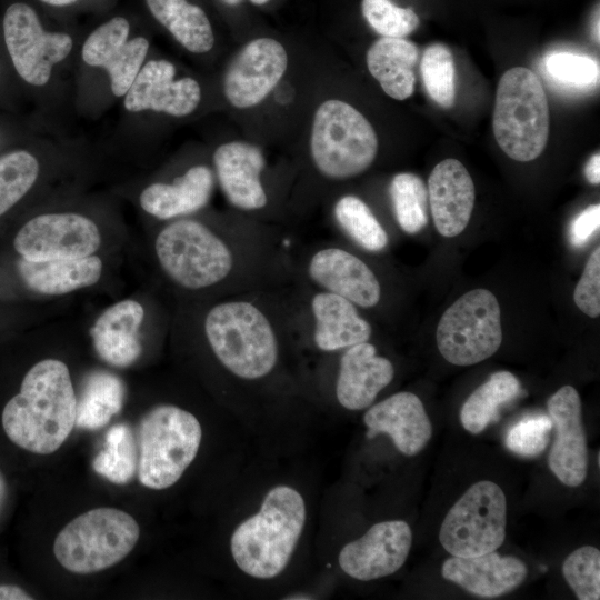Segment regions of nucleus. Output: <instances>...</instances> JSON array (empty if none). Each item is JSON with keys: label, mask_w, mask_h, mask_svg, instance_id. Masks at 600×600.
<instances>
[{"label": "nucleus", "mask_w": 600, "mask_h": 600, "mask_svg": "<svg viewBox=\"0 0 600 600\" xmlns=\"http://www.w3.org/2000/svg\"><path fill=\"white\" fill-rule=\"evenodd\" d=\"M77 396L68 366L46 358L24 374L2 410V427L18 447L37 454L57 451L76 424Z\"/></svg>", "instance_id": "f257e3e1"}, {"label": "nucleus", "mask_w": 600, "mask_h": 600, "mask_svg": "<svg viewBox=\"0 0 600 600\" xmlns=\"http://www.w3.org/2000/svg\"><path fill=\"white\" fill-rule=\"evenodd\" d=\"M307 518L303 497L280 484L264 496L257 513L243 520L230 539L237 567L256 579L278 577L288 566Z\"/></svg>", "instance_id": "f03ea898"}, {"label": "nucleus", "mask_w": 600, "mask_h": 600, "mask_svg": "<svg viewBox=\"0 0 600 600\" xmlns=\"http://www.w3.org/2000/svg\"><path fill=\"white\" fill-rule=\"evenodd\" d=\"M206 340L218 361L233 376L257 380L278 360V341L267 316L243 300L211 307L203 319Z\"/></svg>", "instance_id": "7ed1b4c3"}, {"label": "nucleus", "mask_w": 600, "mask_h": 600, "mask_svg": "<svg viewBox=\"0 0 600 600\" xmlns=\"http://www.w3.org/2000/svg\"><path fill=\"white\" fill-rule=\"evenodd\" d=\"M153 253L162 273L177 287L199 291L228 278L233 254L224 240L206 223L170 220L153 239Z\"/></svg>", "instance_id": "20e7f679"}, {"label": "nucleus", "mask_w": 600, "mask_h": 600, "mask_svg": "<svg viewBox=\"0 0 600 600\" xmlns=\"http://www.w3.org/2000/svg\"><path fill=\"white\" fill-rule=\"evenodd\" d=\"M492 128L498 146L516 161H531L543 152L550 113L543 86L533 71L513 67L500 78Z\"/></svg>", "instance_id": "39448f33"}, {"label": "nucleus", "mask_w": 600, "mask_h": 600, "mask_svg": "<svg viewBox=\"0 0 600 600\" xmlns=\"http://www.w3.org/2000/svg\"><path fill=\"white\" fill-rule=\"evenodd\" d=\"M202 439L199 420L174 404L150 409L139 424L138 478L149 489L173 486L198 454Z\"/></svg>", "instance_id": "423d86ee"}, {"label": "nucleus", "mask_w": 600, "mask_h": 600, "mask_svg": "<svg viewBox=\"0 0 600 600\" xmlns=\"http://www.w3.org/2000/svg\"><path fill=\"white\" fill-rule=\"evenodd\" d=\"M140 528L117 508L100 507L72 519L57 534L53 553L68 571L89 574L123 560L134 548Z\"/></svg>", "instance_id": "0eeeda50"}, {"label": "nucleus", "mask_w": 600, "mask_h": 600, "mask_svg": "<svg viewBox=\"0 0 600 600\" xmlns=\"http://www.w3.org/2000/svg\"><path fill=\"white\" fill-rule=\"evenodd\" d=\"M310 151L322 176L342 180L362 173L372 164L378 138L360 111L346 101L330 99L314 113Z\"/></svg>", "instance_id": "6e6552de"}, {"label": "nucleus", "mask_w": 600, "mask_h": 600, "mask_svg": "<svg viewBox=\"0 0 600 600\" xmlns=\"http://www.w3.org/2000/svg\"><path fill=\"white\" fill-rule=\"evenodd\" d=\"M107 231L93 212L79 208L48 209L26 221L13 249L29 261L76 259L100 254Z\"/></svg>", "instance_id": "1a4fd4ad"}, {"label": "nucleus", "mask_w": 600, "mask_h": 600, "mask_svg": "<svg viewBox=\"0 0 600 600\" xmlns=\"http://www.w3.org/2000/svg\"><path fill=\"white\" fill-rule=\"evenodd\" d=\"M507 499L493 481L473 483L446 514L439 541L451 556L477 557L496 551L504 541Z\"/></svg>", "instance_id": "9d476101"}, {"label": "nucleus", "mask_w": 600, "mask_h": 600, "mask_svg": "<svg viewBox=\"0 0 600 600\" xmlns=\"http://www.w3.org/2000/svg\"><path fill=\"white\" fill-rule=\"evenodd\" d=\"M441 356L456 366L479 363L502 342L500 307L486 289L468 291L442 314L436 331Z\"/></svg>", "instance_id": "9b49d317"}, {"label": "nucleus", "mask_w": 600, "mask_h": 600, "mask_svg": "<svg viewBox=\"0 0 600 600\" xmlns=\"http://www.w3.org/2000/svg\"><path fill=\"white\" fill-rule=\"evenodd\" d=\"M2 28L18 76L34 88L48 86L74 50V38L69 32L46 29L37 11L24 2L7 8Z\"/></svg>", "instance_id": "f8f14e48"}, {"label": "nucleus", "mask_w": 600, "mask_h": 600, "mask_svg": "<svg viewBox=\"0 0 600 600\" xmlns=\"http://www.w3.org/2000/svg\"><path fill=\"white\" fill-rule=\"evenodd\" d=\"M176 66L163 58L147 59L122 99L128 113H162L183 118L201 102L200 83L192 77L177 78Z\"/></svg>", "instance_id": "ddd939ff"}, {"label": "nucleus", "mask_w": 600, "mask_h": 600, "mask_svg": "<svg viewBox=\"0 0 600 600\" xmlns=\"http://www.w3.org/2000/svg\"><path fill=\"white\" fill-rule=\"evenodd\" d=\"M288 67L284 47L272 38L247 43L230 62L223 78L229 103L239 109L259 104L276 88Z\"/></svg>", "instance_id": "4468645a"}, {"label": "nucleus", "mask_w": 600, "mask_h": 600, "mask_svg": "<svg viewBox=\"0 0 600 600\" xmlns=\"http://www.w3.org/2000/svg\"><path fill=\"white\" fill-rule=\"evenodd\" d=\"M412 543L410 526L402 520L373 524L341 549L338 561L349 577L370 581L390 576L406 562Z\"/></svg>", "instance_id": "2eb2a0df"}, {"label": "nucleus", "mask_w": 600, "mask_h": 600, "mask_svg": "<svg viewBox=\"0 0 600 600\" xmlns=\"http://www.w3.org/2000/svg\"><path fill=\"white\" fill-rule=\"evenodd\" d=\"M556 437L548 466L567 487H579L587 478L588 449L581 416V400L571 386L557 390L547 402Z\"/></svg>", "instance_id": "dca6fc26"}, {"label": "nucleus", "mask_w": 600, "mask_h": 600, "mask_svg": "<svg viewBox=\"0 0 600 600\" xmlns=\"http://www.w3.org/2000/svg\"><path fill=\"white\" fill-rule=\"evenodd\" d=\"M146 319V307L138 298H124L103 309L89 330L100 359L117 368L137 362L143 351Z\"/></svg>", "instance_id": "f3484780"}, {"label": "nucleus", "mask_w": 600, "mask_h": 600, "mask_svg": "<svg viewBox=\"0 0 600 600\" xmlns=\"http://www.w3.org/2000/svg\"><path fill=\"white\" fill-rule=\"evenodd\" d=\"M367 437L388 434L404 456H416L432 436V424L418 396L409 391L397 392L370 407L364 416Z\"/></svg>", "instance_id": "a211bd4d"}, {"label": "nucleus", "mask_w": 600, "mask_h": 600, "mask_svg": "<svg viewBox=\"0 0 600 600\" xmlns=\"http://www.w3.org/2000/svg\"><path fill=\"white\" fill-rule=\"evenodd\" d=\"M308 274L326 291L354 306L372 308L380 301L381 287L373 271L357 256L341 248L317 251L309 261Z\"/></svg>", "instance_id": "6ab92c4d"}, {"label": "nucleus", "mask_w": 600, "mask_h": 600, "mask_svg": "<svg viewBox=\"0 0 600 600\" xmlns=\"http://www.w3.org/2000/svg\"><path fill=\"white\" fill-rule=\"evenodd\" d=\"M428 201L438 232L447 238L460 234L469 223L474 204V184L457 159H444L428 179Z\"/></svg>", "instance_id": "aec40b11"}, {"label": "nucleus", "mask_w": 600, "mask_h": 600, "mask_svg": "<svg viewBox=\"0 0 600 600\" xmlns=\"http://www.w3.org/2000/svg\"><path fill=\"white\" fill-rule=\"evenodd\" d=\"M214 172L228 201L241 210H259L267 204L261 183L266 161L261 150L248 142L220 144L212 156Z\"/></svg>", "instance_id": "412c9836"}, {"label": "nucleus", "mask_w": 600, "mask_h": 600, "mask_svg": "<svg viewBox=\"0 0 600 600\" xmlns=\"http://www.w3.org/2000/svg\"><path fill=\"white\" fill-rule=\"evenodd\" d=\"M213 184V171L208 166L194 164L172 181L146 184L138 194V204L161 221L188 217L207 206Z\"/></svg>", "instance_id": "4be33fe9"}, {"label": "nucleus", "mask_w": 600, "mask_h": 600, "mask_svg": "<svg viewBox=\"0 0 600 600\" xmlns=\"http://www.w3.org/2000/svg\"><path fill=\"white\" fill-rule=\"evenodd\" d=\"M442 577L481 598H497L519 587L528 574L526 563L496 551L477 557H450L444 560Z\"/></svg>", "instance_id": "5701e85b"}, {"label": "nucleus", "mask_w": 600, "mask_h": 600, "mask_svg": "<svg viewBox=\"0 0 600 600\" xmlns=\"http://www.w3.org/2000/svg\"><path fill=\"white\" fill-rule=\"evenodd\" d=\"M393 376L391 361L378 356L373 344L366 341L348 347L340 359L337 400L348 410L366 409L392 381Z\"/></svg>", "instance_id": "b1692460"}, {"label": "nucleus", "mask_w": 600, "mask_h": 600, "mask_svg": "<svg viewBox=\"0 0 600 600\" xmlns=\"http://www.w3.org/2000/svg\"><path fill=\"white\" fill-rule=\"evenodd\" d=\"M17 270L30 291L61 297L97 284L104 274L106 262L100 254L49 261L19 258Z\"/></svg>", "instance_id": "393cba45"}, {"label": "nucleus", "mask_w": 600, "mask_h": 600, "mask_svg": "<svg viewBox=\"0 0 600 600\" xmlns=\"http://www.w3.org/2000/svg\"><path fill=\"white\" fill-rule=\"evenodd\" d=\"M314 319L313 340L322 351H337L366 342L372 333L364 320L349 300L328 292H319L311 300Z\"/></svg>", "instance_id": "a878e982"}, {"label": "nucleus", "mask_w": 600, "mask_h": 600, "mask_svg": "<svg viewBox=\"0 0 600 600\" xmlns=\"http://www.w3.org/2000/svg\"><path fill=\"white\" fill-rule=\"evenodd\" d=\"M367 67L382 90L392 99L406 100L416 87L414 67L419 48L404 38L381 37L367 51Z\"/></svg>", "instance_id": "bb28decb"}, {"label": "nucleus", "mask_w": 600, "mask_h": 600, "mask_svg": "<svg viewBox=\"0 0 600 600\" xmlns=\"http://www.w3.org/2000/svg\"><path fill=\"white\" fill-rule=\"evenodd\" d=\"M152 18L187 51L204 54L214 46V33L204 10L188 0H144Z\"/></svg>", "instance_id": "cd10ccee"}, {"label": "nucleus", "mask_w": 600, "mask_h": 600, "mask_svg": "<svg viewBox=\"0 0 600 600\" xmlns=\"http://www.w3.org/2000/svg\"><path fill=\"white\" fill-rule=\"evenodd\" d=\"M122 380L104 370H94L83 380L77 399L76 426L88 430L103 428L123 404Z\"/></svg>", "instance_id": "c85d7f7f"}, {"label": "nucleus", "mask_w": 600, "mask_h": 600, "mask_svg": "<svg viewBox=\"0 0 600 600\" xmlns=\"http://www.w3.org/2000/svg\"><path fill=\"white\" fill-rule=\"evenodd\" d=\"M520 392L518 378L509 371H498L479 386L460 409V422L472 434L482 432L499 419L500 408Z\"/></svg>", "instance_id": "c756f323"}, {"label": "nucleus", "mask_w": 600, "mask_h": 600, "mask_svg": "<svg viewBox=\"0 0 600 600\" xmlns=\"http://www.w3.org/2000/svg\"><path fill=\"white\" fill-rule=\"evenodd\" d=\"M92 467L116 484H126L133 479L138 469V447L128 424H114L108 430L104 446L93 459Z\"/></svg>", "instance_id": "7c9ffc66"}, {"label": "nucleus", "mask_w": 600, "mask_h": 600, "mask_svg": "<svg viewBox=\"0 0 600 600\" xmlns=\"http://www.w3.org/2000/svg\"><path fill=\"white\" fill-rule=\"evenodd\" d=\"M41 159L27 149L0 156V217L16 206L39 181Z\"/></svg>", "instance_id": "2f4dec72"}, {"label": "nucleus", "mask_w": 600, "mask_h": 600, "mask_svg": "<svg viewBox=\"0 0 600 600\" xmlns=\"http://www.w3.org/2000/svg\"><path fill=\"white\" fill-rule=\"evenodd\" d=\"M389 193L400 228L410 234L421 231L428 223V191L422 179L410 172L398 173Z\"/></svg>", "instance_id": "473e14b6"}, {"label": "nucleus", "mask_w": 600, "mask_h": 600, "mask_svg": "<svg viewBox=\"0 0 600 600\" xmlns=\"http://www.w3.org/2000/svg\"><path fill=\"white\" fill-rule=\"evenodd\" d=\"M341 229L361 248L378 252L388 244V234L370 208L356 196H344L334 206Z\"/></svg>", "instance_id": "72a5a7b5"}, {"label": "nucleus", "mask_w": 600, "mask_h": 600, "mask_svg": "<svg viewBox=\"0 0 600 600\" xmlns=\"http://www.w3.org/2000/svg\"><path fill=\"white\" fill-rule=\"evenodd\" d=\"M420 71L430 98L442 108L456 100V67L453 54L443 43L428 46L422 54Z\"/></svg>", "instance_id": "f704fd0d"}, {"label": "nucleus", "mask_w": 600, "mask_h": 600, "mask_svg": "<svg viewBox=\"0 0 600 600\" xmlns=\"http://www.w3.org/2000/svg\"><path fill=\"white\" fill-rule=\"evenodd\" d=\"M131 36L130 20L123 16H113L86 37L80 48V58L87 67L102 69Z\"/></svg>", "instance_id": "c9c22d12"}, {"label": "nucleus", "mask_w": 600, "mask_h": 600, "mask_svg": "<svg viewBox=\"0 0 600 600\" xmlns=\"http://www.w3.org/2000/svg\"><path fill=\"white\" fill-rule=\"evenodd\" d=\"M149 50L150 41L146 36L132 34L122 49L102 68L108 76L113 97L121 99L126 94L147 61Z\"/></svg>", "instance_id": "e433bc0d"}, {"label": "nucleus", "mask_w": 600, "mask_h": 600, "mask_svg": "<svg viewBox=\"0 0 600 600\" xmlns=\"http://www.w3.org/2000/svg\"><path fill=\"white\" fill-rule=\"evenodd\" d=\"M563 577L579 600L600 598V551L583 546L571 552L562 564Z\"/></svg>", "instance_id": "4c0bfd02"}, {"label": "nucleus", "mask_w": 600, "mask_h": 600, "mask_svg": "<svg viewBox=\"0 0 600 600\" xmlns=\"http://www.w3.org/2000/svg\"><path fill=\"white\" fill-rule=\"evenodd\" d=\"M361 10L369 26L381 37L406 38L420 23L411 8H401L390 0H362Z\"/></svg>", "instance_id": "58836bf2"}, {"label": "nucleus", "mask_w": 600, "mask_h": 600, "mask_svg": "<svg viewBox=\"0 0 600 600\" xmlns=\"http://www.w3.org/2000/svg\"><path fill=\"white\" fill-rule=\"evenodd\" d=\"M547 73L561 86L573 89H589L599 80V66L596 60L568 51L548 54L544 59Z\"/></svg>", "instance_id": "ea45409f"}, {"label": "nucleus", "mask_w": 600, "mask_h": 600, "mask_svg": "<svg viewBox=\"0 0 600 600\" xmlns=\"http://www.w3.org/2000/svg\"><path fill=\"white\" fill-rule=\"evenodd\" d=\"M553 424L549 416H529L513 424L506 434V447L513 453L533 458L548 446Z\"/></svg>", "instance_id": "a19ab883"}, {"label": "nucleus", "mask_w": 600, "mask_h": 600, "mask_svg": "<svg viewBox=\"0 0 600 600\" xmlns=\"http://www.w3.org/2000/svg\"><path fill=\"white\" fill-rule=\"evenodd\" d=\"M573 299L576 306L587 316L597 318L600 314V248H596L589 257L582 276L578 281Z\"/></svg>", "instance_id": "79ce46f5"}, {"label": "nucleus", "mask_w": 600, "mask_h": 600, "mask_svg": "<svg viewBox=\"0 0 600 600\" xmlns=\"http://www.w3.org/2000/svg\"><path fill=\"white\" fill-rule=\"evenodd\" d=\"M600 224V206L591 204L582 210L571 222L569 229V239L573 247L584 246Z\"/></svg>", "instance_id": "37998d69"}, {"label": "nucleus", "mask_w": 600, "mask_h": 600, "mask_svg": "<svg viewBox=\"0 0 600 600\" xmlns=\"http://www.w3.org/2000/svg\"><path fill=\"white\" fill-rule=\"evenodd\" d=\"M32 597L22 588L13 584L0 586V600H30Z\"/></svg>", "instance_id": "c03bdc74"}, {"label": "nucleus", "mask_w": 600, "mask_h": 600, "mask_svg": "<svg viewBox=\"0 0 600 600\" xmlns=\"http://www.w3.org/2000/svg\"><path fill=\"white\" fill-rule=\"evenodd\" d=\"M584 174L587 180L592 184H599L600 182V154L599 152L591 156L588 160Z\"/></svg>", "instance_id": "a18cd8bd"}, {"label": "nucleus", "mask_w": 600, "mask_h": 600, "mask_svg": "<svg viewBox=\"0 0 600 600\" xmlns=\"http://www.w3.org/2000/svg\"><path fill=\"white\" fill-rule=\"evenodd\" d=\"M38 1L51 8L63 9V8L76 6L80 3L82 0H38Z\"/></svg>", "instance_id": "49530a36"}, {"label": "nucleus", "mask_w": 600, "mask_h": 600, "mask_svg": "<svg viewBox=\"0 0 600 600\" xmlns=\"http://www.w3.org/2000/svg\"><path fill=\"white\" fill-rule=\"evenodd\" d=\"M592 33L594 40L599 43V10L597 9V13L594 14V19L592 22Z\"/></svg>", "instance_id": "de8ad7c7"}, {"label": "nucleus", "mask_w": 600, "mask_h": 600, "mask_svg": "<svg viewBox=\"0 0 600 600\" xmlns=\"http://www.w3.org/2000/svg\"><path fill=\"white\" fill-rule=\"evenodd\" d=\"M4 498H6V481H4L3 476L0 472V511H1Z\"/></svg>", "instance_id": "09e8293b"}, {"label": "nucleus", "mask_w": 600, "mask_h": 600, "mask_svg": "<svg viewBox=\"0 0 600 600\" xmlns=\"http://www.w3.org/2000/svg\"><path fill=\"white\" fill-rule=\"evenodd\" d=\"M223 3L228 4V6H236L238 4L241 0H221Z\"/></svg>", "instance_id": "8fccbe9b"}, {"label": "nucleus", "mask_w": 600, "mask_h": 600, "mask_svg": "<svg viewBox=\"0 0 600 600\" xmlns=\"http://www.w3.org/2000/svg\"><path fill=\"white\" fill-rule=\"evenodd\" d=\"M250 1H251L252 3H254V4L260 6V4L267 3L269 0H250Z\"/></svg>", "instance_id": "3c124183"}]
</instances>
